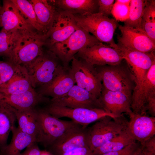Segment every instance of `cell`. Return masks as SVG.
Listing matches in <instances>:
<instances>
[{"label":"cell","instance_id":"obj_6","mask_svg":"<svg viewBox=\"0 0 155 155\" xmlns=\"http://www.w3.org/2000/svg\"><path fill=\"white\" fill-rule=\"evenodd\" d=\"M99 42L95 36L79 26L67 39L53 44L49 50L55 55L63 65L67 66L80 50Z\"/></svg>","mask_w":155,"mask_h":155},{"label":"cell","instance_id":"obj_4","mask_svg":"<svg viewBox=\"0 0 155 155\" xmlns=\"http://www.w3.org/2000/svg\"><path fill=\"white\" fill-rule=\"evenodd\" d=\"M96 121L87 129L88 145L92 152L125 129L128 122L123 115L115 118L105 116Z\"/></svg>","mask_w":155,"mask_h":155},{"label":"cell","instance_id":"obj_39","mask_svg":"<svg viewBox=\"0 0 155 155\" xmlns=\"http://www.w3.org/2000/svg\"><path fill=\"white\" fill-rule=\"evenodd\" d=\"M141 145L143 150L153 155H155V136Z\"/></svg>","mask_w":155,"mask_h":155},{"label":"cell","instance_id":"obj_1","mask_svg":"<svg viewBox=\"0 0 155 155\" xmlns=\"http://www.w3.org/2000/svg\"><path fill=\"white\" fill-rule=\"evenodd\" d=\"M94 66L104 88L122 92L131 99L135 84L132 72L125 59L116 65Z\"/></svg>","mask_w":155,"mask_h":155},{"label":"cell","instance_id":"obj_31","mask_svg":"<svg viewBox=\"0 0 155 155\" xmlns=\"http://www.w3.org/2000/svg\"><path fill=\"white\" fill-rule=\"evenodd\" d=\"M11 1L21 14L30 24L34 29L44 36L42 29L38 22L34 9L30 1Z\"/></svg>","mask_w":155,"mask_h":155},{"label":"cell","instance_id":"obj_2","mask_svg":"<svg viewBox=\"0 0 155 155\" xmlns=\"http://www.w3.org/2000/svg\"><path fill=\"white\" fill-rule=\"evenodd\" d=\"M46 40L44 36L34 29L21 31L7 60L26 66L42 54Z\"/></svg>","mask_w":155,"mask_h":155},{"label":"cell","instance_id":"obj_16","mask_svg":"<svg viewBox=\"0 0 155 155\" xmlns=\"http://www.w3.org/2000/svg\"><path fill=\"white\" fill-rule=\"evenodd\" d=\"M50 100L39 94L34 88L22 94L0 93V106L12 112L35 108L41 103H49Z\"/></svg>","mask_w":155,"mask_h":155},{"label":"cell","instance_id":"obj_37","mask_svg":"<svg viewBox=\"0 0 155 155\" xmlns=\"http://www.w3.org/2000/svg\"><path fill=\"white\" fill-rule=\"evenodd\" d=\"M148 113L151 116H155V92L150 94L148 97L144 107V113Z\"/></svg>","mask_w":155,"mask_h":155},{"label":"cell","instance_id":"obj_20","mask_svg":"<svg viewBox=\"0 0 155 155\" xmlns=\"http://www.w3.org/2000/svg\"><path fill=\"white\" fill-rule=\"evenodd\" d=\"M0 26L6 31L34 30L11 0L3 1L0 9Z\"/></svg>","mask_w":155,"mask_h":155},{"label":"cell","instance_id":"obj_46","mask_svg":"<svg viewBox=\"0 0 155 155\" xmlns=\"http://www.w3.org/2000/svg\"><path fill=\"white\" fill-rule=\"evenodd\" d=\"M0 27H1V26H0Z\"/></svg>","mask_w":155,"mask_h":155},{"label":"cell","instance_id":"obj_7","mask_svg":"<svg viewBox=\"0 0 155 155\" xmlns=\"http://www.w3.org/2000/svg\"><path fill=\"white\" fill-rule=\"evenodd\" d=\"M60 61L55 55L48 50L43 51L41 55L24 67L32 88H39L49 83L55 75Z\"/></svg>","mask_w":155,"mask_h":155},{"label":"cell","instance_id":"obj_44","mask_svg":"<svg viewBox=\"0 0 155 155\" xmlns=\"http://www.w3.org/2000/svg\"><path fill=\"white\" fill-rule=\"evenodd\" d=\"M138 149H138L136 151V152L135 153V154L133 155H137V152H138Z\"/></svg>","mask_w":155,"mask_h":155},{"label":"cell","instance_id":"obj_10","mask_svg":"<svg viewBox=\"0 0 155 155\" xmlns=\"http://www.w3.org/2000/svg\"><path fill=\"white\" fill-rule=\"evenodd\" d=\"M114 48L117 49L130 67L134 78L135 88L143 82L153 62L154 52L144 53L128 48L117 43Z\"/></svg>","mask_w":155,"mask_h":155},{"label":"cell","instance_id":"obj_23","mask_svg":"<svg viewBox=\"0 0 155 155\" xmlns=\"http://www.w3.org/2000/svg\"><path fill=\"white\" fill-rule=\"evenodd\" d=\"M59 9L69 11L73 15H82L98 12V0H51Z\"/></svg>","mask_w":155,"mask_h":155},{"label":"cell","instance_id":"obj_12","mask_svg":"<svg viewBox=\"0 0 155 155\" xmlns=\"http://www.w3.org/2000/svg\"><path fill=\"white\" fill-rule=\"evenodd\" d=\"M75 83L71 67L60 64L52 80L48 84L38 88L37 92L43 96H50L51 99H58L64 96Z\"/></svg>","mask_w":155,"mask_h":155},{"label":"cell","instance_id":"obj_33","mask_svg":"<svg viewBox=\"0 0 155 155\" xmlns=\"http://www.w3.org/2000/svg\"><path fill=\"white\" fill-rule=\"evenodd\" d=\"M19 65L7 61H0V86L8 82L15 74Z\"/></svg>","mask_w":155,"mask_h":155},{"label":"cell","instance_id":"obj_5","mask_svg":"<svg viewBox=\"0 0 155 155\" xmlns=\"http://www.w3.org/2000/svg\"><path fill=\"white\" fill-rule=\"evenodd\" d=\"M37 131L36 142L47 148L64 133L78 124L72 120L60 119L43 108L37 109Z\"/></svg>","mask_w":155,"mask_h":155},{"label":"cell","instance_id":"obj_42","mask_svg":"<svg viewBox=\"0 0 155 155\" xmlns=\"http://www.w3.org/2000/svg\"><path fill=\"white\" fill-rule=\"evenodd\" d=\"M40 155H53L47 150H41Z\"/></svg>","mask_w":155,"mask_h":155},{"label":"cell","instance_id":"obj_15","mask_svg":"<svg viewBox=\"0 0 155 155\" xmlns=\"http://www.w3.org/2000/svg\"><path fill=\"white\" fill-rule=\"evenodd\" d=\"M121 34L117 37L118 43L130 49L144 53L154 52L155 43L141 29L119 25Z\"/></svg>","mask_w":155,"mask_h":155},{"label":"cell","instance_id":"obj_3","mask_svg":"<svg viewBox=\"0 0 155 155\" xmlns=\"http://www.w3.org/2000/svg\"><path fill=\"white\" fill-rule=\"evenodd\" d=\"M73 15L78 26L92 34L100 42L114 47L116 43L114 34L119 25L115 19L98 13Z\"/></svg>","mask_w":155,"mask_h":155},{"label":"cell","instance_id":"obj_17","mask_svg":"<svg viewBox=\"0 0 155 155\" xmlns=\"http://www.w3.org/2000/svg\"><path fill=\"white\" fill-rule=\"evenodd\" d=\"M50 102L71 108L103 109L98 98L75 85L64 96L58 99H51Z\"/></svg>","mask_w":155,"mask_h":155},{"label":"cell","instance_id":"obj_43","mask_svg":"<svg viewBox=\"0 0 155 155\" xmlns=\"http://www.w3.org/2000/svg\"><path fill=\"white\" fill-rule=\"evenodd\" d=\"M120 3L127 4H129L131 0H117Z\"/></svg>","mask_w":155,"mask_h":155},{"label":"cell","instance_id":"obj_22","mask_svg":"<svg viewBox=\"0 0 155 155\" xmlns=\"http://www.w3.org/2000/svg\"><path fill=\"white\" fill-rule=\"evenodd\" d=\"M38 22L46 38L59 9L51 0H31Z\"/></svg>","mask_w":155,"mask_h":155},{"label":"cell","instance_id":"obj_26","mask_svg":"<svg viewBox=\"0 0 155 155\" xmlns=\"http://www.w3.org/2000/svg\"><path fill=\"white\" fill-rule=\"evenodd\" d=\"M18 124V128L22 132L35 137L37 131V109L36 108L23 111H13Z\"/></svg>","mask_w":155,"mask_h":155},{"label":"cell","instance_id":"obj_30","mask_svg":"<svg viewBox=\"0 0 155 155\" xmlns=\"http://www.w3.org/2000/svg\"><path fill=\"white\" fill-rule=\"evenodd\" d=\"M148 0H131L128 18L123 22V25L141 29V22L145 7Z\"/></svg>","mask_w":155,"mask_h":155},{"label":"cell","instance_id":"obj_32","mask_svg":"<svg viewBox=\"0 0 155 155\" xmlns=\"http://www.w3.org/2000/svg\"><path fill=\"white\" fill-rule=\"evenodd\" d=\"M21 31H0V56L8 58L13 49Z\"/></svg>","mask_w":155,"mask_h":155},{"label":"cell","instance_id":"obj_24","mask_svg":"<svg viewBox=\"0 0 155 155\" xmlns=\"http://www.w3.org/2000/svg\"><path fill=\"white\" fill-rule=\"evenodd\" d=\"M33 88L26 68L19 65L13 77L7 84L0 86V93L16 94L25 93Z\"/></svg>","mask_w":155,"mask_h":155},{"label":"cell","instance_id":"obj_35","mask_svg":"<svg viewBox=\"0 0 155 155\" xmlns=\"http://www.w3.org/2000/svg\"><path fill=\"white\" fill-rule=\"evenodd\" d=\"M140 145L139 142H135L121 150L106 153L101 155H133L137 150Z\"/></svg>","mask_w":155,"mask_h":155},{"label":"cell","instance_id":"obj_38","mask_svg":"<svg viewBox=\"0 0 155 155\" xmlns=\"http://www.w3.org/2000/svg\"><path fill=\"white\" fill-rule=\"evenodd\" d=\"M60 155H93V153L88 147H84L75 148Z\"/></svg>","mask_w":155,"mask_h":155},{"label":"cell","instance_id":"obj_19","mask_svg":"<svg viewBox=\"0 0 155 155\" xmlns=\"http://www.w3.org/2000/svg\"><path fill=\"white\" fill-rule=\"evenodd\" d=\"M98 99L105 111L116 116L132 112L131 99L122 92L108 90L102 85Z\"/></svg>","mask_w":155,"mask_h":155},{"label":"cell","instance_id":"obj_36","mask_svg":"<svg viewBox=\"0 0 155 155\" xmlns=\"http://www.w3.org/2000/svg\"><path fill=\"white\" fill-rule=\"evenodd\" d=\"M98 13L109 17L112 15V11L115 2L114 0H98Z\"/></svg>","mask_w":155,"mask_h":155},{"label":"cell","instance_id":"obj_40","mask_svg":"<svg viewBox=\"0 0 155 155\" xmlns=\"http://www.w3.org/2000/svg\"><path fill=\"white\" fill-rule=\"evenodd\" d=\"M41 150L35 142L27 147L25 150L19 155H40Z\"/></svg>","mask_w":155,"mask_h":155},{"label":"cell","instance_id":"obj_18","mask_svg":"<svg viewBox=\"0 0 155 155\" xmlns=\"http://www.w3.org/2000/svg\"><path fill=\"white\" fill-rule=\"evenodd\" d=\"M129 116L127 129L136 142L142 145L155 136V117L133 112Z\"/></svg>","mask_w":155,"mask_h":155},{"label":"cell","instance_id":"obj_14","mask_svg":"<svg viewBox=\"0 0 155 155\" xmlns=\"http://www.w3.org/2000/svg\"><path fill=\"white\" fill-rule=\"evenodd\" d=\"M79 27L73 15L69 11L59 9L46 37L49 47L65 41Z\"/></svg>","mask_w":155,"mask_h":155},{"label":"cell","instance_id":"obj_41","mask_svg":"<svg viewBox=\"0 0 155 155\" xmlns=\"http://www.w3.org/2000/svg\"><path fill=\"white\" fill-rule=\"evenodd\" d=\"M137 155H153L143 150L140 145Z\"/></svg>","mask_w":155,"mask_h":155},{"label":"cell","instance_id":"obj_9","mask_svg":"<svg viewBox=\"0 0 155 155\" xmlns=\"http://www.w3.org/2000/svg\"><path fill=\"white\" fill-rule=\"evenodd\" d=\"M71 61V67L77 85L98 98L102 84L94 65L82 59L75 57Z\"/></svg>","mask_w":155,"mask_h":155},{"label":"cell","instance_id":"obj_45","mask_svg":"<svg viewBox=\"0 0 155 155\" xmlns=\"http://www.w3.org/2000/svg\"><path fill=\"white\" fill-rule=\"evenodd\" d=\"M1 7H2V6H1V5H0V9H1Z\"/></svg>","mask_w":155,"mask_h":155},{"label":"cell","instance_id":"obj_8","mask_svg":"<svg viewBox=\"0 0 155 155\" xmlns=\"http://www.w3.org/2000/svg\"><path fill=\"white\" fill-rule=\"evenodd\" d=\"M50 114L57 118L67 117L82 126L87 127L90 123L106 116H116L100 108H71L51 102L43 108Z\"/></svg>","mask_w":155,"mask_h":155},{"label":"cell","instance_id":"obj_25","mask_svg":"<svg viewBox=\"0 0 155 155\" xmlns=\"http://www.w3.org/2000/svg\"><path fill=\"white\" fill-rule=\"evenodd\" d=\"M11 131L12 135L11 141L0 152V155H19L23 149L36 142L35 137L22 132L15 126Z\"/></svg>","mask_w":155,"mask_h":155},{"label":"cell","instance_id":"obj_27","mask_svg":"<svg viewBox=\"0 0 155 155\" xmlns=\"http://www.w3.org/2000/svg\"><path fill=\"white\" fill-rule=\"evenodd\" d=\"M135 142L127 127L119 134L94 150L92 152L93 155H101L119 150Z\"/></svg>","mask_w":155,"mask_h":155},{"label":"cell","instance_id":"obj_13","mask_svg":"<svg viewBox=\"0 0 155 155\" xmlns=\"http://www.w3.org/2000/svg\"><path fill=\"white\" fill-rule=\"evenodd\" d=\"M87 129L79 124L70 128L47 148V150L53 155H60L76 148L88 147Z\"/></svg>","mask_w":155,"mask_h":155},{"label":"cell","instance_id":"obj_34","mask_svg":"<svg viewBox=\"0 0 155 155\" xmlns=\"http://www.w3.org/2000/svg\"><path fill=\"white\" fill-rule=\"evenodd\" d=\"M129 4L123 3L115 0L112 11V15L114 19L117 21L124 22L129 17Z\"/></svg>","mask_w":155,"mask_h":155},{"label":"cell","instance_id":"obj_21","mask_svg":"<svg viewBox=\"0 0 155 155\" xmlns=\"http://www.w3.org/2000/svg\"><path fill=\"white\" fill-rule=\"evenodd\" d=\"M155 92V61L143 82L135 88L132 94L131 109L134 113H144V106L149 95Z\"/></svg>","mask_w":155,"mask_h":155},{"label":"cell","instance_id":"obj_29","mask_svg":"<svg viewBox=\"0 0 155 155\" xmlns=\"http://www.w3.org/2000/svg\"><path fill=\"white\" fill-rule=\"evenodd\" d=\"M141 29L155 43V1L148 0L141 22Z\"/></svg>","mask_w":155,"mask_h":155},{"label":"cell","instance_id":"obj_11","mask_svg":"<svg viewBox=\"0 0 155 155\" xmlns=\"http://www.w3.org/2000/svg\"><path fill=\"white\" fill-rule=\"evenodd\" d=\"M74 57L96 66L116 65L124 59L117 49L101 42L81 50Z\"/></svg>","mask_w":155,"mask_h":155},{"label":"cell","instance_id":"obj_28","mask_svg":"<svg viewBox=\"0 0 155 155\" xmlns=\"http://www.w3.org/2000/svg\"><path fill=\"white\" fill-rule=\"evenodd\" d=\"M16 120L13 112L0 106V152L7 145L9 133L15 126Z\"/></svg>","mask_w":155,"mask_h":155}]
</instances>
